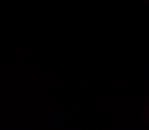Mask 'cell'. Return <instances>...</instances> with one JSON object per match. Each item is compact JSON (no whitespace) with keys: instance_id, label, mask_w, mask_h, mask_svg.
<instances>
[]
</instances>
